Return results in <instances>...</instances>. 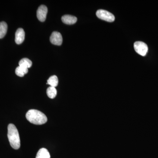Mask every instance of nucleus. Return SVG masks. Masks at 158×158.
<instances>
[{"label": "nucleus", "mask_w": 158, "mask_h": 158, "mask_svg": "<svg viewBox=\"0 0 158 158\" xmlns=\"http://www.w3.org/2000/svg\"><path fill=\"white\" fill-rule=\"evenodd\" d=\"M26 116L30 123L35 125L44 124L48 120L47 117L44 113L36 110H29Z\"/></svg>", "instance_id": "f257e3e1"}, {"label": "nucleus", "mask_w": 158, "mask_h": 158, "mask_svg": "<svg viewBox=\"0 0 158 158\" xmlns=\"http://www.w3.org/2000/svg\"><path fill=\"white\" fill-rule=\"evenodd\" d=\"M8 138L12 148L19 149L20 147V140L17 128L13 124H9L8 127Z\"/></svg>", "instance_id": "f03ea898"}, {"label": "nucleus", "mask_w": 158, "mask_h": 158, "mask_svg": "<svg viewBox=\"0 0 158 158\" xmlns=\"http://www.w3.org/2000/svg\"><path fill=\"white\" fill-rule=\"evenodd\" d=\"M96 15L100 19L108 22H113L115 20V16L112 13L103 9H99L96 12Z\"/></svg>", "instance_id": "7ed1b4c3"}, {"label": "nucleus", "mask_w": 158, "mask_h": 158, "mask_svg": "<svg viewBox=\"0 0 158 158\" xmlns=\"http://www.w3.org/2000/svg\"><path fill=\"white\" fill-rule=\"evenodd\" d=\"M134 48L136 52L142 56H146L148 51V47L142 41H137L134 44Z\"/></svg>", "instance_id": "20e7f679"}, {"label": "nucleus", "mask_w": 158, "mask_h": 158, "mask_svg": "<svg viewBox=\"0 0 158 158\" xmlns=\"http://www.w3.org/2000/svg\"><path fill=\"white\" fill-rule=\"evenodd\" d=\"M48 13V8L44 5H41L37 9V19L40 22H43L46 19Z\"/></svg>", "instance_id": "39448f33"}, {"label": "nucleus", "mask_w": 158, "mask_h": 158, "mask_svg": "<svg viewBox=\"0 0 158 158\" xmlns=\"http://www.w3.org/2000/svg\"><path fill=\"white\" fill-rule=\"evenodd\" d=\"M51 42L54 45H61L62 43V37L60 33L58 32H53L50 38Z\"/></svg>", "instance_id": "423d86ee"}, {"label": "nucleus", "mask_w": 158, "mask_h": 158, "mask_svg": "<svg viewBox=\"0 0 158 158\" xmlns=\"http://www.w3.org/2000/svg\"><path fill=\"white\" fill-rule=\"evenodd\" d=\"M25 32L22 28L18 29L15 34V42L18 44H21L25 39Z\"/></svg>", "instance_id": "0eeeda50"}, {"label": "nucleus", "mask_w": 158, "mask_h": 158, "mask_svg": "<svg viewBox=\"0 0 158 158\" xmlns=\"http://www.w3.org/2000/svg\"><path fill=\"white\" fill-rule=\"evenodd\" d=\"M77 20V17L71 15H65L62 17V21L67 25H72L75 23Z\"/></svg>", "instance_id": "6e6552de"}, {"label": "nucleus", "mask_w": 158, "mask_h": 158, "mask_svg": "<svg viewBox=\"0 0 158 158\" xmlns=\"http://www.w3.org/2000/svg\"><path fill=\"white\" fill-rule=\"evenodd\" d=\"M50 155L47 149L42 148L38 151L36 158H50Z\"/></svg>", "instance_id": "1a4fd4ad"}, {"label": "nucleus", "mask_w": 158, "mask_h": 158, "mask_svg": "<svg viewBox=\"0 0 158 158\" xmlns=\"http://www.w3.org/2000/svg\"><path fill=\"white\" fill-rule=\"evenodd\" d=\"M19 64L20 66L28 69L32 66V62L31 60L27 58H23L19 61Z\"/></svg>", "instance_id": "9d476101"}, {"label": "nucleus", "mask_w": 158, "mask_h": 158, "mask_svg": "<svg viewBox=\"0 0 158 158\" xmlns=\"http://www.w3.org/2000/svg\"><path fill=\"white\" fill-rule=\"evenodd\" d=\"M8 29V26L5 22H0V39L6 36Z\"/></svg>", "instance_id": "9b49d317"}, {"label": "nucleus", "mask_w": 158, "mask_h": 158, "mask_svg": "<svg viewBox=\"0 0 158 158\" xmlns=\"http://www.w3.org/2000/svg\"><path fill=\"white\" fill-rule=\"evenodd\" d=\"M28 69L27 68H24L21 66H19L15 69V73L16 75L20 77L24 76L25 75L28 73Z\"/></svg>", "instance_id": "f8f14e48"}, {"label": "nucleus", "mask_w": 158, "mask_h": 158, "mask_svg": "<svg viewBox=\"0 0 158 158\" xmlns=\"http://www.w3.org/2000/svg\"><path fill=\"white\" fill-rule=\"evenodd\" d=\"M59 80L56 76H51L48 80L47 84L52 87L56 88L58 85Z\"/></svg>", "instance_id": "ddd939ff"}, {"label": "nucleus", "mask_w": 158, "mask_h": 158, "mask_svg": "<svg viewBox=\"0 0 158 158\" xmlns=\"http://www.w3.org/2000/svg\"><path fill=\"white\" fill-rule=\"evenodd\" d=\"M47 94L49 98H55L57 95V90L55 87L50 86L47 90Z\"/></svg>", "instance_id": "4468645a"}]
</instances>
